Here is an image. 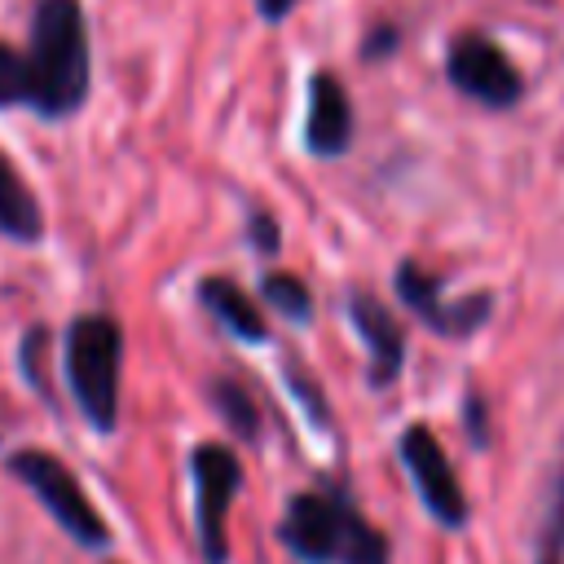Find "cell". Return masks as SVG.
<instances>
[{"label": "cell", "instance_id": "20", "mask_svg": "<svg viewBox=\"0 0 564 564\" xmlns=\"http://www.w3.org/2000/svg\"><path fill=\"white\" fill-rule=\"evenodd\" d=\"M392 48H397V26H375V35L366 40L361 57H366V62H379V57H388Z\"/></svg>", "mask_w": 564, "mask_h": 564}, {"label": "cell", "instance_id": "1", "mask_svg": "<svg viewBox=\"0 0 564 564\" xmlns=\"http://www.w3.org/2000/svg\"><path fill=\"white\" fill-rule=\"evenodd\" d=\"M31 110L44 119H66L84 106L93 84V57H88V26L79 0H40L31 18Z\"/></svg>", "mask_w": 564, "mask_h": 564}, {"label": "cell", "instance_id": "18", "mask_svg": "<svg viewBox=\"0 0 564 564\" xmlns=\"http://www.w3.org/2000/svg\"><path fill=\"white\" fill-rule=\"evenodd\" d=\"M247 238H251V247H256L260 256H273V251H278V225H273V216H269V212H251Z\"/></svg>", "mask_w": 564, "mask_h": 564}, {"label": "cell", "instance_id": "19", "mask_svg": "<svg viewBox=\"0 0 564 564\" xmlns=\"http://www.w3.org/2000/svg\"><path fill=\"white\" fill-rule=\"evenodd\" d=\"M463 414H467V436H471V445H489V427H485V401H480V392H467V401H463Z\"/></svg>", "mask_w": 564, "mask_h": 564}, {"label": "cell", "instance_id": "9", "mask_svg": "<svg viewBox=\"0 0 564 564\" xmlns=\"http://www.w3.org/2000/svg\"><path fill=\"white\" fill-rule=\"evenodd\" d=\"M352 141V101H348V88L317 70L308 79V115H304V145L308 154L317 159H335L344 154Z\"/></svg>", "mask_w": 564, "mask_h": 564}, {"label": "cell", "instance_id": "11", "mask_svg": "<svg viewBox=\"0 0 564 564\" xmlns=\"http://www.w3.org/2000/svg\"><path fill=\"white\" fill-rule=\"evenodd\" d=\"M198 300H203V308H207L229 335H238V339H247V344H264V339H269V326H264L260 308L251 304V295H247L238 282H229V278H203Z\"/></svg>", "mask_w": 564, "mask_h": 564}, {"label": "cell", "instance_id": "4", "mask_svg": "<svg viewBox=\"0 0 564 564\" xmlns=\"http://www.w3.org/2000/svg\"><path fill=\"white\" fill-rule=\"evenodd\" d=\"M9 476H18L35 498L40 507L79 542V546H93L101 551L110 542V529L101 520V511L88 502V494L79 489V480L70 476V467L44 449H18L9 458Z\"/></svg>", "mask_w": 564, "mask_h": 564}, {"label": "cell", "instance_id": "10", "mask_svg": "<svg viewBox=\"0 0 564 564\" xmlns=\"http://www.w3.org/2000/svg\"><path fill=\"white\" fill-rule=\"evenodd\" d=\"M348 317H352V326H357V335L366 339V352H370V388H388L405 366V330H401V322L366 291L348 295Z\"/></svg>", "mask_w": 564, "mask_h": 564}, {"label": "cell", "instance_id": "17", "mask_svg": "<svg viewBox=\"0 0 564 564\" xmlns=\"http://www.w3.org/2000/svg\"><path fill=\"white\" fill-rule=\"evenodd\" d=\"M286 383H291V392H295V401H304V410H308V419L313 423H326V401H322V392H317V383L304 375V370H295V366H286Z\"/></svg>", "mask_w": 564, "mask_h": 564}, {"label": "cell", "instance_id": "13", "mask_svg": "<svg viewBox=\"0 0 564 564\" xmlns=\"http://www.w3.org/2000/svg\"><path fill=\"white\" fill-rule=\"evenodd\" d=\"M260 295H264L269 308H278L291 322H308L313 317V295H308V286L295 273H264Z\"/></svg>", "mask_w": 564, "mask_h": 564}, {"label": "cell", "instance_id": "21", "mask_svg": "<svg viewBox=\"0 0 564 564\" xmlns=\"http://www.w3.org/2000/svg\"><path fill=\"white\" fill-rule=\"evenodd\" d=\"M291 9H295V0H256V13H260L264 22H282Z\"/></svg>", "mask_w": 564, "mask_h": 564}, {"label": "cell", "instance_id": "16", "mask_svg": "<svg viewBox=\"0 0 564 564\" xmlns=\"http://www.w3.org/2000/svg\"><path fill=\"white\" fill-rule=\"evenodd\" d=\"M538 564H564V471H560L555 502H551V516H546V529H542Z\"/></svg>", "mask_w": 564, "mask_h": 564}, {"label": "cell", "instance_id": "2", "mask_svg": "<svg viewBox=\"0 0 564 564\" xmlns=\"http://www.w3.org/2000/svg\"><path fill=\"white\" fill-rule=\"evenodd\" d=\"M278 538L304 564H388V538L361 520L339 489L295 494L282 511Z\"/></svg>", "mask_w": 564, "mask_h": 564}, {"label": "cell", "instance_id": "15", "mask_svg": "<svg viewBox=\"0 0 564 564\" xmlns=\"http://www.w3.org/2000/svg\"><path fill=\"white\" fill-rule=\"evenodd\" d=\"M31 101V70L26 53L0 44V106H26Z\"/></svg>", "mask_w": 564, "mask_h": 564}, {"label": "cell", "instance_id": "8", "mask_svg": "<svg viewBox=\"0 0 564 564\" xmlns=\"http://www.w3.org/2000/svg\"><path fill=\"white\" fill-rule=\"evenodd\" d=\"M397 295H401V304H405L414 317H423V322H427L432 330H441V335H471V330L485 326V317H489V308H494L489 295L445 300V295H441V282H436L432 273H423L414 260H401V264H397Z\"/></svg>", "mask_w": 564, "mask_h": 564}, {"label": "cell", "instance_id": "6", "mask_svg": "<svg viewBox=\"0 0 564 564\" xmlns=\"http://www.w3.org/2000/svg\"><path fill=\"white\" fill-rule=\"evenodd\" d=\"M445 75H449V84H454L463 97H471V101H480V106H489V110H507V106H516L520 93H524L520 70L511 66V57H507L489 35H476V31L458 35V40L449 44V53H445Z\"/></svg>", "mask_w": 564, "mask_h": 564}, {"label": "cell", "instance_id": "3", "mask_svg": "<svg viewBox=\"0 0 564 564\" xmlns=\"http://www.w3.org/2000/svg\"><path fill=\"white\" fill-rule=\"evenodd\" d=\"M119 357H123V335L110 317L84 313L66 330V379L75 392L79 414L97 427L110 432L119 414Z\"/></svg>", "mask_w": 564, "mask_h": 564}, {"label": "cell", "instance_id": "12", "mask_svg": "<svg viewBox=\"0 0 564 564\" xmlns=\"http://www.w3.org/2000/svg\"><path fill=\"white\" fill-rule=\"evenodd\" d=\"M40 229H44V216H40V203H35L31 185L0 154V234L4 238H18V242H35Z\"/></svg>", "mask_w": 564, "mask_h": 564}, {"label": "cell", "instance_id": "14", "mask_svg": "<svg viewBox=\"0 0 564 564\" xmlns=\"http://www.w3.org/2000/svg\"><path fill=\"white\" fill-rule=\"evenodd\" d=\"M212 405H216L220 419L234 427V436L256 441V405H251L247 388H238L234 379H216V383H212Z\"/></svg>", "mask_w": 564, "mask_h": 564}, {"label": "cell", "instance_id": "5", "mask_svg": "<svg viewBox=\"0 0 564 564\" xmlns=\"http://www.w3.org/2000/svg\"><path fill=\"white\" fill-rule=\"evenodd\" d=\"M189 476H194V533L203 564H225L229 555V507L242 485V463L229 445H198L189 454Z\"/></svg>", "mask_w": 564, "mask_h": 564}, {"label": "cell", "instance_id": "7", "mask_svg": "<svg viewBox=\"0 0 564 564\" xmlns=\"http://www.w3.org/2000/svg\"><path fill=\"white\" fill-rule=\"evenodd\" d=\"M397 454H401L405 471L414 476V489H419L427 516L436 524H445V529H463L467 524V494H463V485H458V476H454L441 441L423 423H414V427L401 432Z\"/></svg>", "mask_w": 564, "mask_h": 564}]
</instances>
